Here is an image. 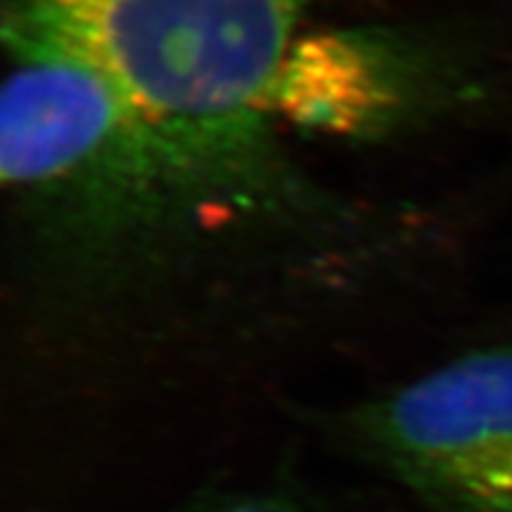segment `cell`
<instances>
[{
  "instance_id": "6da1fadb",
  "label": "cell",
  "mask_w": 512,
  "mask_h": 512,
  "mask_svg": "<svg viewBox=\"0 0 512 512\" xmlns=\"http://www.w3.org/2000/svg\"><path fill=\"white\" fill-rule=\"evenodd\" d=\"M311 0H10L5 34L110 86L185 181L247 183Z\"/></svg>"
},
{
  "instance_id": "7a4b0ae2",
  "label": "cell",
  "mask_w": 512,
  "mask_h": 512,
  "mask_svg": "<svg viewBox=\"0 0 512 512\" xmlns=\"http://www.w3.org/2000/svg\"><path fill=\"white\" fill-rule=\"evenodd\" d=\"M370 460L446 512H512V347L463 354L347 418Z\"/></svg>"
},
{
  "instance_id": "3957f363",
  "label": "cell",
  "mask_w": 512,
  "mask_h": 512,
  "mask_svg": "<svg viewBox=\"0 0 512 512\" xmlns=\"http://www.w3.org/2000/svg\"><path fill=\"white\" fill-rule=\"evenodd\" d=\"M394 102L380 53L361 38H297L273 95V114L325 133H358Z\"/></svg>"
},
{
  "instance_id": "277c9868",
  "label": "cell",
  "mask_w": 512,
  "mask_h": 512,
  "mask_svg": "<svg viewBox=\"0 0 512 512\" xmlns=\"http://www.w3.org/2000/svg\"><path fill=\"white\" fill-rule=\"evenodd\" d=\"M207 512H309L302 505L290 501L283 496H271V494H245L228 498L211 505Z\"/></svg>"
}]
</instances>
